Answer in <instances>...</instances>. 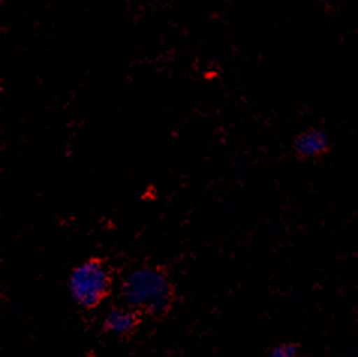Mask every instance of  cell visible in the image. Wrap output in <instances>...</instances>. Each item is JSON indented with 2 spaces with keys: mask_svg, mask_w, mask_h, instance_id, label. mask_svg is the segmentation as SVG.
Instances as JSON below:
<instances>
[{
  "mask_svg": "<svg viewBox=\"0 0 358 357\" xmlns=\"http://www.w3.org/2000/svg\"><path fill=\"white\" fill-rule=\"evenodd\" d=\"M122 293L128 304L154 314L164 312L171 302V288L166 277L154 269H138L128 274Z\"/></svg>",
  "mask_w": 358,
  "mask_h": 357,
  "instance_id": "obj_1",
  "label": "cell"
},
{
  "mask_svg": "<svg viewBox=\"0 0 358 357\" xmlns=\"http://www.w3.org/2000/svg\"><path fill=\"white\" fill-rule=\"evenodd\" d=\"M108 274L98 261H87L73 272L69 277V290L74 299L83 306H94L106 295Z\"/></svg>",
  "mask_w": 358,
  "mask_h": 357,
  "instance_id": "obj_2",
  "label": "cell"
},
{
  "mask_svg": "<svg viewBox=\"0 0 358 357\" xmlns=\"http://www.w3.org/2000/svg\"><path fill=\"white\" fill-rule=\"evenodd\" d=\"M296 151L306 157H313L321 154L327 148V137L320 132L304 133L296 139Z\"/></svg>",
  "mask_w": 358,
  "mask_h": 357,
  "instance_id": "obj_3",
  "label": "cell"
},
{
  "mask_svg": "<svg viewBox=\"0 0 358 357\" xmlns=\"http://www.w3.org/2000/svg\"><path fill=\"white\" fill-rule=\"evenodd\" d=\"M106 327L113 333H128L136 326V316L122 309H113L106 315Z\"/></svg>",
  "mask_w": 358,
  "mask_h": 357,
  "instance_id": "obj_4",
  "label": "cell"
},
{
  "mask_svg": "<svg viewBox=\"0 0 358 357\" xmlns=\"http://www.w3.org/2000/svg\"><path fill=\"white\" fill-rule=\"evenodd\" d=\"M271 357H296V349L294 345H278L271 351Z\"/></svg>",
  "mask_w": 358,
  "mask_h": 357,
  "instance_id": "obj_5",
  "label": "cell"
}]
</instances>
